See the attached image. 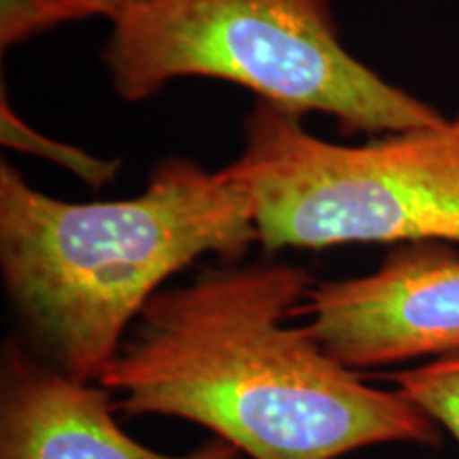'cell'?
Wrapping results in <instances>:
<instances>
[{"instance_id": "obj_1", "label": "cell", "mask_w": 459, "mask_h": 459, "mask_svg": "<svg viewBox=\"0 0 459 459\" xmlns=\"http://www.w3.org/2000/svg\"><path fill=\"white\" fill-rule=\"evenodd\" d=\"M313 285L277 260L206 266L149 300L99 383L122 415L196 423L249 459L443 443L426 411L370 385L298 324Z\"/></svg>"}, {"instance_id": "obj_2", "label": "cell", "mask_w": 459, "mask_h": 459, "mask_svg": "<svg viewBox=\"0 0 459 459\" xmlns=\"http://www.w3.org/2000/svg\"><path fill=\"white\" fill-rule=\"evenodd\" d=\"M257 243L249 198L221 170L166 158L141 194L68 203L0 162V277L24 342L99 383L134 321L204 255L243 262Z\"/></svg>"}, {"instance_id": "obj_3", "label": "cell", "mask_w": 459, "mask_h": 459, "mask_svg": "<svg viewBox=\"0 0 459 459\" xmlns=\"http://www.w3.org/2000/svg\"><path fill=\"white\" fill-rule=\"evenodd\" d=\"M108 22L102 62L126 102L175 79L213 77L298 117L330 115L347 134L446 119L344 48L332 0H124Z\"/></svg>"}, {"instance_id": "obj_4", "label": "cell", "mask_w": 459, "mask_h": 459, "mask_svg": "<svg viewBox=\"0 0 459 459\" xmlns=\"http://www.w3.org/2000/svg\"><path fill=\"white\" fill-rule=\"evenodd\" d=\"M223 177L254 209L257 245H459V113L445 122L338 145L302 117L257 100Z\"/></svg>"}, {"instance_id": "obj_5", "label": "cell", "mask_w": 459, "mask_h": 459, "mask_svg": "<svg viewBox=\"0 0 459 459\" xmlns=\"http://www.w3.org/2000/svg\"><path fill=\"white\" fill-rule=\"evenodd\" d=\"M294 319L355 372L459 351V249L394 245L375 271L315 283Z\"/></svg>"}, {"instance_id": "obj_6", "label": "cell", "mask_w": 459, "mask_h": 459, "mask_svg": "<svg viewBox=\"0 0 459 459\" xmlns=\"http://www.w3.org/2000/svg\"><path fill=\"white\" fill-rule=\"evenodd\" d=\"M115 402L100 383L57 370L9 336L0 353V459H243L237 446L211 436L169 455L141 445L115 421Z\"/></svg>"}, {"instance_id": "obj_7", "label": "cell", "mask_w": 459, "mask_h": 459, "mask_svg": "<svg viewBox=\"0 0 459 459\" xmlns=\"http://www.w3.org/2000/svg\"><path fill=\"white\" fill-rule=\"evenodd\" d=\"M387 381L459 445V351L406 366L387 375Z\"/></svg>"}, {"instance_id": "obj_8", "label": "cell", "mask_w": 459, "mask_h": 459, "mask_svg": "<svg viewBox=\"0 0 459 459\" xmlns=\"http://www.w3.org/2000/svg\"><path fill=\"white\" fill-rule=\"evenodd\" d=\"M124 0H0V41L7 49L65 22L111 20Z\"/></svg>"}, {"instance_id": "obj_9", "label": "cell", "mask_w": 459, "mask_h": 459, "mask_svg": "<svg viewBox=\"0 0 459 459\" xmlns=\"http://www.w3.org/2000/svg\"><path fill=\"white\" fill-rule=\"evenodd\" d=\"M3 143L60 164L62 169L71 170L73 175H77L79 179L94 189L105 187L119 172V162H115V160L90 156L83 149L65 145V143L51 141L48 136L39 134L37 130H32L30 126L17 117L7 99H3Z\"/></svg>"}]
</instances>
